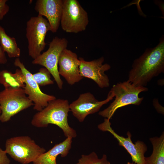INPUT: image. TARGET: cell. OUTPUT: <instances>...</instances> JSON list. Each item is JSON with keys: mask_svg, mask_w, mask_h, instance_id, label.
<instances>
[{"mask_svg": "<svg viewBox=\"0 0 164 164\" xmlns=\"http://www.w3.org/2000/svg\"><path fill=\"white\" fill-rule=\"evenodd\" d=\"M127 164H137L134 162L131 163L130 162H127Z\"/></svg>", "mask_w": 164, "mask_h": 164, "instance_id": "cb8c5ba5", "label": "cell"}, {"mask_svg": "<svg viewBox=\"0 0 164 164\" xmlns=\"http://www.w3.org/2000/svg\"><path fill=\"white\" fill-rule=\"evenodd\" d=\"M79 59L80 73L81 77L93 80L101 88L109 87V79L105 72L111 68V66L107 63L103 64L104 57L89 61H85L81 57Z\"/></svg>", "mask_w": 164, "mask_h": 164, "instance_id": "7c38bea8", "label": "cell"}, {"mask_svg": "<svg viewBox=\"0 0 164 164\" xmlns=\"http://www.w3.org/2000/svg\"><path fill=\"white\" fill-rule=\"evenodd\" d=\"M51 73L45 67L41 68L37 72L32 74L33 79L40 86L53 84V81L51 78Z\"/></svg>", "mask_w": 164, "mask_h": 164, "instance_id": "ffe728a7", "label": "cell"}, {"mask_svg": "<svg viewBox=\"0 0 164 164\" xmlns=\"http://www.w3.org/2000/svg\"></svg>", "mask_w": 164, "mask_h": 164, "instance_id": "484cf974", "label": "cell"}, {"mask_svg": "<svg viewBox=\"0 0 164 164\" xmlns=\"http://www.w3.org/2000/svg\"><path fill=\"white\" fill-rule=\"evenodd\" d=\"M114 96L109 92L105 100L99 101L90 92L80 94L78 98L69 104L70 111L80 122H83L89 114L99 111L104 104L113 99Z\"/></svg>", "mask_w": 164, "mask_h": 164, "instance_id": "30bf717a", "label": "cell"}, {"mask_svg": "<svg viewBox=\"0 0 164 164\" xmlns=\"http://www.w3.org/2000/svg\"><path fill=\"white\" fill-rule=\"evenodd\" d=\"M7 61L5 52L3 50L0 44V64H5L7 63Z\"/></svg>", "mask_w": 164, "mask_h": 164, "instance_id": "603a6c76", "label": "cell"}, {"mask_svg": "<svg viewBox=\"0 0 164 164\" xmlns=\"http://www.w3.org/2000/svg\"><path fill=\"white\" fill-rule=\"evenodd\" d=\"M26 30L29 55L34 60L45 49V37L47 32L50 31V25L47 19L38 15L27 21Z\"/></svg>", "mask_w": 164, "mask_h": 164, "instance_id": "8992f818", "label": "cell"}, {"mask_svg": "<svg viewBox=\"0 0 164 164\" xmlns=\"http://www.w3.org/2000/svg\"><path fill=\"white\" fill-rule=\"evenodd\" d=\"M7 0H0V20L3 19L4 16L9 10V7L6 4Z\"/></svg>", "mask_w": 164, "mask_h": 164, "instance_id": "44dd1931", "label": "cell"}, {"mask_svg": "<svg viewBox=\"0 0 164 164\" xmlns=\"http://www.w3.org/2000/svg\"><path fill=\"white\" fill-rule=\"evenodd\" d=\"M164 72V39L153 48L147 49L135 60L128 81L136 86L145 87L154 77Z\"/></svg>", "mask_w": 164, "mask_h": 164, "instance_id": "6da1fadb", "label": "cell"}, {"mask_svg": "<svg viewBox=\"0 0 164 164\" xmlns=\"http://www.w3.org/2000/svg\"><path fill=\"white\" fill-rule=\"evenodd\" d=\"M63 6L62 0H38L35 9L38 15L45 16L53 33L57 31L60 23Z\"/></svg>", "mask_w": 164, "mask_h": 164, "instance_id": "5bb4252c", "label": "cell"}, {"mask_svg": "<svg viewBox=\"0 0 164 164\" xmlns=\"http://www.w3.org/2000/svg\"><path fill=\"white\" fill-rule=\"evenodd\" d=\"M76 164H110V162L106 155L99 159L96 153L93 152L87 155H82Z\"/></svg>", "mask_w": 164, "mask_h": 164, "instance_id": "d6986e66", "label": "cell"}, {"mask_svg": "<svg viewBox=\"0 0 164 164\" xmlns=\"http://www.w3.org/2000/svg\"><path fill=\"white\" fill-rule=\"evenodd\" d=\"M69 104L67 100L60 98L50 101L46 107L33 115L31 124L37 128L54 124L62 130L67 138L76 137V132L69 126L68 121V114L70 111Z\"/></svg>", "mask_w": 164, "mask_h": 164, "instance_id": "7a4b0ae2", "label": "cell"}, {"mask_svg": "<svg viewBox=\"0 0 164 164\" xmlns=\"http://www.w3.org/2000/svg\"><path fill=\"white\" fill-rule=\"evenodd\" d=\"M72 138H67L64 141L55 145L47 152L40 155L33 164H57L56 159L59 155L66 156L71 148Z\"/></svg>", "mask_w": 164, "mask_h": 164, "instance_id": "9a60e30c", "label": "cell"}, {"mask_svg": "<svg viewBox=\"0 0 164 164\" xmlns=\"http://www.w3.org/2000/svg\"><path fill=\"white\" fill-rule=\"evenodd\" d=\"M80 60L76 53L66 48L62 52L59 57V74L69 84L73 85L83 78L80 73Z\"/></svg>", "mask_w": 164, "mask_h": 164, "instance_id": "4fadbf2b", "label": "cell"}, {"mask_svg": "<svg viewBox=\"0 0 164 164\" xmlns=\"http://www.w3.org/2000/svg\"><path fill=\"white\" fill-rule=\"evenodd\" d=\"M0 44L3 50L9 58H18L20 55L21 50L18 46L15 39L11 37L0 26Z\"/></svg>", "mask_w": 164, "mask_h": 164, "instance_id": "ac0fdd59", "label": "cell"}, {"mask_svg": "<svg viewBox=\"0 0 164 164\" xmlns=\"http://www.w3.org/2000/svg\"><path fill=\"white\" fill-rule=\"evenodd\" d=\"M89 22L87 12L77 0H63L61 26L64 31L77 33L84 31Z\"/></svg>", "mask_w": 164, "mask_h": 164, "instance_id": "52a82bcc", "label": "cell"}, {"mask_svg": "<svg viewBox=\"0 0 164 164\" xmlns=\"http://www.w3.org/2000/svg\"><path fill=\"white\" fill-rule=\"evenodd\" d=\"M153 151L149 157L145 158V164H164V133L159 137L149 139Z\"/></svg>", "mask_w": 164, "mask_h": 164, "instance_id": "e0dca14e", "label": "cell"}, {"mask_svg": "<svg viewBox=\"0 0 164 164\" xmlns=\"http://www.w3.org/2000/svg\"><path fill=\"white\" fill-rule=\"evenodd\" d=\"M1 114V109H0V115Z\"/></svg>", "mask_w": 164, "mask_h": 164, "instance_id": "d4e9b609", "label": "cell"}, {"mask_svg": "<svg viewBox=\"0 0 164 164\" xmlns=\"http://www.w3.org/2000/svg\"><path fill=\"white\" fill-rule=\"evenodd\" d=\"M148 91L145 87L136 86L127 80L118 83L109 91L115 97L114 101L98 114L110 120L118 108L129 104L140 105L144 97H139V94Z\"/></svg>", "mask_w": 164, "mask_h": 164, "instance_id": "3957f363", "label": "cell"}, {"mask_svg": "<svg viewBox=\"0 0 164 164\" xmlns=\"http://www.w3.org/2000/svg\"><path fill=\"white\" fill-rule=\"evenodd\" d=\"M34 105L23 88H5L0 92V121L5 122L20 112Z\"/></svg>", "mask_w": 164, "mask_h": 164, "instance_id": "5b68a950", "label": "cell"}, {"mask_svg": "<svg viewBox=\"0 0 164 164\" xmlns=\"http://www.w3.org/2000/svg\"><path fill=\"white\" fill-rule=\"evenodd\" d=\"M68 43L67 40L65 38L55 37L50 43L48 49L32 62L33 64L40 65L47 69L60 89L63 88V82L59 73L58 61L62 52L67 48Z\"/></svg>", "mask_w": 164, "mask_h": 164, "instance_id": "ba28073f", "label": "cell"}, {"mask_svg": "<svg viewBox=\"0 0 164 164\" xmlns=\"http://www.w3.org/2000/svg\"><path fill=\"white\" fill-rule=\"evenodd\" d=\"M100 130L110 133L118 140L119 145L124 147L130 154L133 162L137 164H145L144 154L147 150L146 145L142 141H137L134 144L132 141V135L129 132L127 138L121 136L116 133L111 127L110 119L105 118L98 126Z\"/></svg>", "mask_w": 164, "mask_h": 164, "instance_id": "8fae6325", "label": "cell"}, {"mask_svg": "<svg viewBox=\"0 0 164 164\" xmlns=\"http://www.w3.org/2000/svg\"><path fill=\"white\" fill-rule=\"evenodd\" d=\"M5 150L0 147V164H10L11 161Z\"/></svg>", "mask_w": 164, "mask_h": 164, "instance_id": "7402d4cb", "label": "cell"}, {"mask_svg": "<svg viewBox=\"0 0 164 164\" xmlns=\"http://www.w3.org/2000/svg\"><path fill=\"white\" fill-rule=\"evenodd\" d=\"M0 84L5 88L21 87L25 86L24 75L19 69H17L14 73L6 70L0 71Z\"/></svg>", "mask_w": 164, "mask_h": 164, "instance_id": "2e32d148", "label": "cell"}, {"mask_svg": "<svg viewBox=\"0 0 164 164\" xmlns=\"http://www.w3.org/2000/svg\"><path fill=\"white\" fill-rule=\"evenodd\" d=\"M6 153L22 164L33 162L46 149L37 144L28 136H20L8 138L5 143Z\"/></svg>", "mask_w": 164, "mask_h": 164, "instance_id": "277c9868", "label": "cell"}, {"mask_svg": "<svg viewBox=\"0 0 164 164\" xmlns=\"http://www.w3.org/2000/svg\"><path fill=\"white\" fill-rule=\"evenodd\" d=\"M14 64L21 70L24 75L25 86L23 88L26 94L33 103L34 110L40 111L50 101L56 99L54 96L46 94L41 90L33 79L32 74L25 67L19 57L15 59Z\"/></svg>", "mask_w": 164, "mask_h": 164, "instance_id": "9c48e42d", "label": "cell"}]
</instances>
